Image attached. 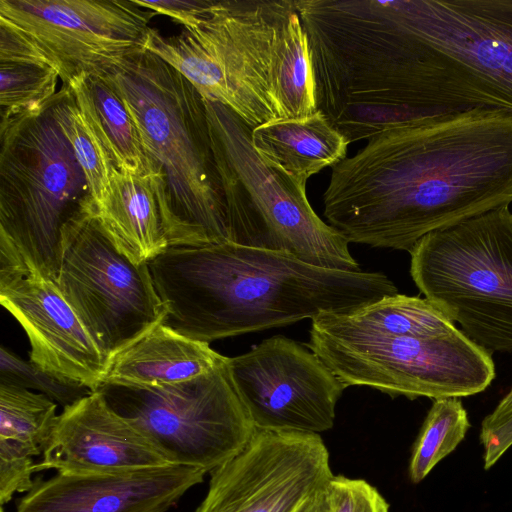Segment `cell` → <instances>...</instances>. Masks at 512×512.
Wrapping results in <instances>:
<instances>
[{"label": "cell", "mask_w": 512, "mask_h": 512, "mask_svg": "<svg viewBox=\"0 0 512 512\" xmlns=\"http://www.w3.org/2000/svg\"><path fill=\"white\" fill-rule=\"evenodd\" d=\"M221 179L228 242L286 253L320 268L358 272L349 242L311 207L298 185L257 154L252 128L227 106L204 99Z\"/></svg>", "instance_id": "8992f818"}, {"label": "cell", "mask_w": 512, "mask_h": 512, "mask_svg": "<svg viewBox=\"0 0 512 512\" xmlns=\"http://www.w3.org/2000/svg\"><path fill=\"white\" fill-rule=\"evenodd\" d=\"M311 320V324L330 331L375 337H434L456 329L426 298L398 293L349 312L321 313Z\"/></svg>", "instance_id": "44dd1931"}, {"label": "cell", "mask_w": 512, "mask_h": 512, "mask_svg": "<svg viewBox=\"0 0 512 512\" xmlns=\"http://www.w3.org/2000/svg\"><path fill=\"white\" fill-rule=\"evenodd\" d=\"M104 77L126 104L152 166L164 176L169 247L228 242L222 184L201 94L147 50Z\"/></svg>", "instance_id": "277c9868"}, {"label": "cell", "mask_w": 512, "mask_h": 512, "mask_svg": "<svg viewBox=\"0 0 512 512\" xmlns=\"http://www.w3.org/2000/svg\"><path fill=\"white\" fill-rule=\"evenodd\" d=\"M97 217L114 246L131 262L149 264L169 248L167 186L160 171L114 168Z\"/></svg>", "instance_id": "ac0fdd59"}, {"label": "cell", "mask_w": 512, "mask_h": 512, "mask_svg": "<svg viewBox=\"0 0 512 512\" xmlns=\"http://www.w3.org/2000/svg\"><path fill=\"white\" fill-rule=\"evenodd\" d=\"M480 440L484 448L485 469L491 468L512 446V387L483 419Z\"/></svg>", "instance_id": "f1b7e54d"}, {"label": "cell", "mask_w": 512, "mask_h": 512, "mask_svg": "<svg viewBox=\"0 0 512 512\" xmlns=\"http://www.w3.org/2000/svg\"><path fill=\"white\" fill-rule=\"evenodd\" d=\"M225 359L209 343L160 322L108 360L101 385L147 389L179 384L210 372Z\"/></svg>", "instance_id": "d6986e66"}, {"label": "cell", "mask_w": 512, "mask_h": 512, "mask_svg": "<svg viewBox=\"0 0 512 512\" xmlns=\"http://www.w3.org/2000/svg\"><path fill=\"white\" fill-rule=\"evenodd\" d=\"M67 86L92 124L115 167L137 173L155 169L123 99L104 76L80 75Z\"/></svg>", "instance_id": "7402d4cb"}, {"label": "cell", "mask_w": 512, "mask_h": 512, "mask_svg": "<svg viewBox=\"0 0 512 512\" xmlns=\"http://www.w3.org/2000/svg\"><path fill=\"white\" fill-rule=\"evenodd\" d=\"M470 428L459 398L434 400L414 443L409 463L413 483L422 481L465 438Z\"/></svg>", "instance_id": "484cf974"}, {"label": "cell", "mask_w": 512, "mask_h": 512, "mask_svg": "<svg viewBox=\"0 0 512 512\" xmlns=\"http://www.w3.org/2000/svg\"><path fill=\"white\" fill-rule=\"evenodd\" d=\"M155 12L133 0H0V60L44 62L63 85L141 52Z\"/></svg>", "instance_id": "30bf717a"}, {"label": "cell", "mask_w": 512, "mask_h": 512, "mask_svg": "<svg viewBox=\"0 0 512 512\" xmlns=\"http://www.w3.org/2000/svg\"><path fill=\"white\" fill-rule=\"evenodd\" d=\"M50 108L85 174L95 204L100 205L116 168L110 154L67 86L61 87Z\"/></svg>", "instance_id": "cb8c5ba5"}, {"label": "cell", "mask_w": 512, "mask_h": 512, "mask_svg": "<svg viewBox=\"0 0 512 512\" xmlns=\"http://www.w3.org/2000/svg\"><path fill=\"white\" fill-rule=\"evenodd\" d=\"M326 494L330 512H389L383 496L362 479L333 475Z\"/></svg>", "instance_id": "83f0119b"}, {"label": "cell", "mask_w": 512, "mask_h": 512, "mask_svg": "<svg viewBox=\"0 0 512 512\" xmlns=\"http://www.w3.org/2000/svg\"><path fill=\"white\" fill-rule=\"evenodd\" d=\"M169 464L96 390L64 407L35 471L109 473Z\"/></svg>", "instance_id": "e0dca14e"}, {"label": "cell", "mask_w": 512, "mask_h": 512, "mask_svg": "<svg viewBox=\"0 0 512 512\" xmlns=\"http://www.w3.org/2000/svg\"><path fill=\"white\" fill-rule=\"evenodd\" d=\"M137 5L156 14L170 17L183 27H193L211 10L215 0H133Z\"/></svg>", "instance_id": "4dcf8cb0"}, {"label": "cell", "mask_w": 512, "mask_h": 512, "mask_svg": "<svg viewBox=\"0 0 512 512\" xmlns=\"http://www.w3.org/2000/svg\"><path fill=\"white\" fill-rule=\"evenodd\" d=\"M56 410L57 403L44 394L0 383V441L32 457L43 454L58 419Z\"/></svg>", "instance_id": "603a6c76"}, {"label": "cell", "mask_w": 512, "mask_h": 512, "mask_svg": "<svg viewBox=\"0 0 512 512\" xmlns=\"http://www.w3.org/2000/svg\"><path fill=\"white\" fill-rule=\"evenodd\" d=\"M148 265L166 309L162 323L206 343L349 312L398 292L380 272L320 268L231 242L169 247Z\"/></svg>", "instance_id": "7a4b0ae2"}, {"label": "cell", "mask_w": 512, "mask_h": 512, "mask_svg": "<svg viewBox=\"0 0 512 512\" xmlns=\"http://www.w3.org/2000/svg\"><path fill=\"white\" fill-rule=\"evenodd\" d=\"M306 346L345 388L368 386L392 397H468L496 376L491 354L458 328L434 337H375L311 324Z\"/></svg>", "instance_id": "9c48e42d"}, {"label": "cell", "mask_w": 512, "mask_h": 512, "mask_svg": "<svg viewBox=\"0 0 512 512\" xmlns=\"http://www.w3.org/2000/svg\"><path fill=\"white\" fill-rule=\"evenodd\" d=\"M1 512H4V510H3V509H1Z\"/></svg>", "instance_id": "d6a6232c"}, {"label": "cell", "mask_w": 512, "mask_h": 512, "mask_svg": "<svg viewBox=\"0 0 512 512\" xmlns=\"http://www.w3.org/2000/svg\"><path fill=\"white\" fill-rule=\"evenodd\" d=\"M298 512H330L326 487L310 498Z\"/></svg>", "instance_id": "1f68e13d"}, {"label": "cell", "mask_w": 512, "mask_h": 512, "mask_svg": "<svg viewBox=\"0 0 512 512\" xmlns=\"http://www.w3.org/2000/svg\"><path fill=\"white\" fill-rule=\"evenodd\" d=\"M33 457L12 446L0 443V503L9 502L15 493L30 491L35 484Z\"/></svg>", "instance_id": "f546056e"}, {"label": "cell", "mask_w": 512, "mask_h": 512, "mask_svg": "<svg viewBox=\"0 0 512 512\" xmlns=\"http://www.w3.org/2000/svg\"><path fill=\"white\" fill-rule=\"evenodd\" d=\"M206 473L176 464L109 473H57L36 483L16 512H166Z\"/></svg>", "instance_id": "2e32d148"}, {"label": "cell", "mask_w": 512, "mask_h": 512, "mask_svg": "<svg viewBox=\"0 0 512 512\" xmlns=\"http://www.w3.org/2000/svg\"><path fill=\"white\" fill-rule=\"evenodd\" d=\"M0 383L44 394L63 407L89 395V388L55 376L30 360L25 361L5 347L0 349Z\"/></svg>", "instance_id": "4316f807"}, {"label": "cell", "mask_w": 512, "mask_h": 512, "mask_svg": "<svg viewBox=\"0 0 512 512\" xmlns=\"http://www.w3.org/2000/svg\"><path fill=\"white\" fill-rule=\"evenodd\" d=\"M98 390L169 464L211 472L237 455L255 431L228 357L183 383L147 389L101 385Z\"/></svg>", "instance_id": "8fae6325"}, {"label": "cell", "mask_w": 512, "mask_h": 512, "mask_svg": "<svg viewBox=\"0 0 512 512\" xmlns=\"http://www.w3.org/2000/svg\"><path fill=\"white\" fill-rule=\"evenodd\" d=\"M328 224L349 243L410 251L429 233L512 205V114L444 111L367 140L332 167Z\"/></svg>", "instance_id": "6da1fadb"}, {"label": "cell", "mask_w": 512, "mask_h": 512, "mask_svg": "<svg viewBox=\"0 0 512 512\" xmlns=\"http://www.w3.org/2000/svg\"><path fill=\"white\" fill-rule=\"evenodd\" d=\"M332 476L319 434L255 429L237 455L211 471L195 512H298Z\"/></svg>", "instance_id": "5bb4252c"}, {"label": "cell", "mask_w": 512, "mask_h": 512, "mask_svg": "<svg viewBox=\"0 0 512 512\" xmlns=\"http://www.w3.org/2000/svg\"><path fill=\"white\" fill-rule=\"evenodd\" d=\"M59 79L55 68L40 61L0 60V127L47 110Z\"/></svg>", "instance_id": "d4e9b609"}, {"label": "cell", "mask_w": 512, "mask_h": 512, "mask_svg": "<svg viewBox=\"0 0 512 512\" xmlns=\"http://www.w3.org/2000/svg\"><path fill=\"white\" fill-rule=\"evenodd\" d=\"M54 282L108 360L166 314L149 265L114 246L93 199L62 230Z\"/></svg>", "instance_id": "7c38bea8"}, {"label": "cell", "mask_w": 512, "mask_h": 512, "mask_svg": "<svg viewBox=\"0 0 512 512\" xmlns=\"http://www.w3.org/2000/svg\"><path fill=\"white\" fill-rule=\"evenodd\" d=\"M414 69L410 110L512 114V0H402Z\"/></svg>", "instance_id": "5b68a950"}, {"label": "cell", "mask_w": 512, "mask_h": 512, "mask_svg": "<svg viewBox=\"0 0 512 512\" xmlns=\"http://www.w3.org/2000/svg\"><path fill=\"white\" fill-rule=\"evenodd\" d=\"M144 49L252 129L317 111L296 0H215L202 20L177 35L164 36L150 27Z\"/></svg>", "instance_id": "3957f363"}, {"label": "cell", "mask_w": 512, "mask_h": 512, "mask_svg": "<svg viewBox=\"0 0 512 512\" xmlns=\"http://www.w3.org/2000/svg\"><path fill=\"white\" fill-rule=\"evenodd\" d=\"M0 303L24 329L33 364L98 390L108 359L53 280L38 272L0 277Z\"/></svg>", "instance_id": "9a60e30c"}, {"label": "cell", "mask_w": 512, "mask_h": 512, "mask_svg": "<svg viewBox=\"0 0 512 512\" xmlns=\"http://www.w3.org/2000/svg\"><path fill=\"white\" fill-rule=\"evenodd\" d=\"M411 277L471 341L512 352V210L503 206L421 238Z\"/></svg>", "instance_id": "ba28073f"}, {"label": "cell", "mask_w": 512, "mask_h": 512, "mask_svg": "<svg viewBox=\"0 0 512 512\" xmlns=\"http://www.w3.org/2000/svg\"><path fill=\"white\" fill-rule=\"evenodd\" d=\"M0 142V261L54 281L62 230L93 199L85 174L50 107Z\"/></svg>", "instance_id": "52a82bcc"}, {"label": "cell", "mask_w": 512, "mask_h": 512, "mask_svg": "<svg viewBox=\"0 0 512 512\" xmlns=\"http://www.w3.org/2000/svg\"><path fill=\"white\" fill-rule=\"evenodd\" d=\"M228 365L255 429L319 434L333 427L345 386L306 345L275 335L228 357Z\"/></svg>", "instance_id": "4fadbf2b"}, {"label": "cell", "mask_w": 512, "mask_h": 512, "mask_svg": "<svg viewBox=\"0 0 512 512\" xmlns=\"http://www.w3.org/2000/svg\"><path fill=\"white\" fill-rule=\"evenodd\" d=\"M251 142L264 162L303 187L312 175L344 160L350 144L320 110L261 124L252 129Z\"/></svg>", "instance_id": "ffe728a7"}]
</instances>
